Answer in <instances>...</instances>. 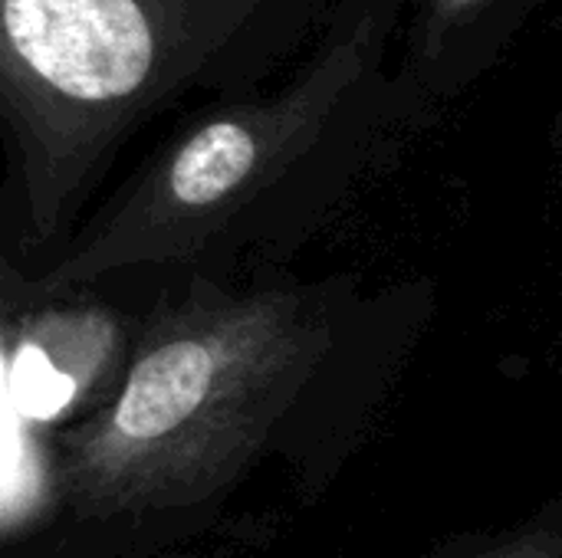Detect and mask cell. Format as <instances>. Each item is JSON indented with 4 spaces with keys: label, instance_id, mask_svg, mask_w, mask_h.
Listing matches in <instances>:
<instances>
[{
    "label": "cell",
    "instance_id": "1",
    "mask_svg": "<svg viewBox=\"0 0 562 558\" xmlns=\"http://www.w3.org/2000/svg\"><path fill=\"white\" fill-rule=\"evenodd\" d=\"M346 0H0V118L36 243L56 240L122 145L191 95L267 92Z\"/></svg>",
    "mask_w": 562,
    "mask_h": 558
},
{
    "label": "cell",
    "instance_id": "2",
    "mask_svg": "<svg viewBox=\"0 0 562 558\" xmlns=\"http://www.w3.org/2000/svg\"><path fill=\"white\" fill-rule=\"evenodd\" d=\"M408 10L346 0L290 76L181 125L30 289L188 263L342 191L398 125L425 118L398 72Z\"/></svg>",
    "mask_w": 562,
    "mask_h": 558
},
{
    "label": "cell",
    "instance_id": "3",
    "mask_svg": "<svg viewBox=\"0 0 562 558\" xmlns=\"http://www.w3.org/2000/svg\"><path fill=\"white\" fill-rule=\"evenodd\" d=\"M329 342L303 293L181 289L132 339L115 391L59 434L56 493L86 520L214 497L303 395Z\"/></svg>",
    "mask_w": 562,
    "mask_h": 558
},
{
    "label": "cell",
    "instance_id": "4",
    "mask_svg": "<svg viewBox=\"0 0 562 558\" xmlns=\"http://www.w3.org/2000/svg\"><path fill=\"white\" fill-rule=\"evenodd\" d=\"M132 342L102 309H40L7 322L3 401L26 428L79 424L119 385Z\"/></svg>",
    "mask_w": 562,
    "mask_h": 558
},
{
    "label": "cell",
    "instance_id": "5",
    "mask_svg": "<svg viewBox=\"0 0 562 558\" xmlns=\"http://www.w3.org/2000/svg\"><path fill=\"white\" fill-rule=\"evenodd\" d=\"M543 0H412L398 72L422 109L464 95L507 53Z\"/></svg>",
    "mask_w": 562,
    "mask_h": 558
},
{
    "label": "cell",
    "instance_id": "6",
    "mask_svg": "<svg viewBox=\"0 0 562 558\" xmlns=\"http://www.w3.org/2000/svg\"><path fill=\"white\" fill-rule=\"evenodd\" d=\"M451 558H562V510H547L527 526L474 543Z\"/></svg>",
    "mask_w": 562,
    "mask_h": 558
}]
</instances>
